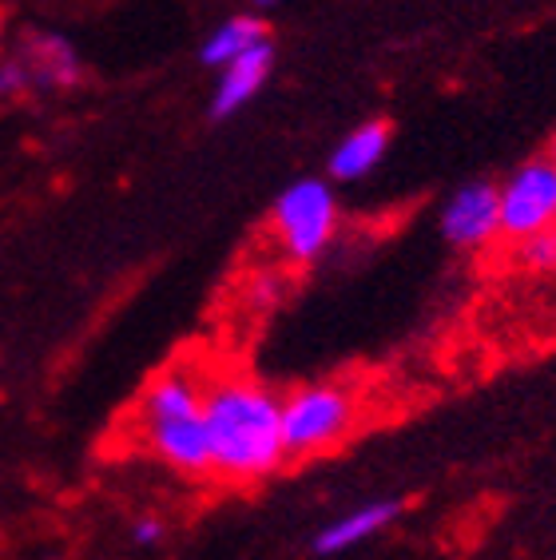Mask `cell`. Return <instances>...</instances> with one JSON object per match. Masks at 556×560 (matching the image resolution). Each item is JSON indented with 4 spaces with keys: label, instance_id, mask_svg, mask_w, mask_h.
I'll list each match as a JSON object with an SVG mask.
<instances>
[{
    "label": "cell",
    "instance_id": "6da1fadb",
    "mask_svg": "<svg viewBox=\"0 0 556 560\" xmlns=\"http://www.w3.org/2000/svg\"><path fill=\"white\" fill-rule=\"evenodd\" d=\"M204 418L215 474L231 481H258L275 474L287 457L282 401L251 377H207Z\"/></svg>",
    "mask_w": 556,
    "mask_h": 560
},
{
    "label": "cell",
    "instance_id": "7a4b0ae2",
    "mask_svg": "<svg viewBox=\"0 0 556 560\" xmlns=\"http://www.w3.org/2000/svg\"><path fill=\"white\" fill-rule=\"evenodd\" d=\"M204 382L192 366L163 370L139 401V433L175 474H211V442L204 418Z\"/></svg>",
    "mask_w": 556,
    "mask_h": 560
},
{
    "label": "cell",
    "instance_id": "3957f363",
    "mask_svg": "<svg viewBox=\"0 0 556 560\" xmlns=\"http://www.w3.org/2000/svg\"><path fill=\"white\" fill-rule=\"evenodd\" d=\"M270 226L290 262H314L338 231V199L322 179H294L270 207Z\"/></svg>",
    "mask_w": 556,
    "mask_h": 560
},
{
    "label": "cell",
    "instance_id": "277c9868",
    "mask_svg": "<svg viewBox=\"0 0 556 560\" xmlns=\"http://www.w3.org/2000/svg\"><path fill=\"white\" fill-rule=\"evenodd\" d=\"M354 425V394L343 386H302L282 401V442L290 453H318Z\"/></svg>",
    "mask_w": 556,
    "mask_h": 560
},
{
    "label": "cell",
    "instance_id": "5b68a950",
    "mask_svg": "<svg viewBox=\"0 0 556 560\" xmlns=\"http://www.w3.org/2000/svg\"><path fill=\"white\" fill-rule=\"evenodd\" d=\"M501 235L521 243L556 231V163L548 155L521 163L501 187Z\"/></svg>",
    "mask_w": 556,
    "mask_h": 560
},
{
    "label": "cell",
    "instance_id": "8992f818",
    "mask_svg": "<svg viewBox=\"0 0 556 560\" xmlns=\"http://www.w3.org/2000/svg\"><path fill=\"white\" fill-rule=\"evenodd\" d=\"M441 235L453 247L477 250L501 235V191L497 184H465L450 195V203L441 207Z\"/></svg>",
    "mask_w": 556,
    "mask_h": 560
},
{
    "label": "cell",
    "instance_id": "52a82bcc",
    "mask_svg": "<svg viewBox=\"0 0 556 560\" xmlns=\"http://www.w3.org/2000/svg\"><path fill=\"white\" fill-rule=\"evenodd\" d=\"M270 65H275V48H270V40L251 48V52L239 56V60H231V65L223 68V75H219V88H215L211 116L227 119V116H235L239 108H246V104L258 96V88L267 84Z\"/></svg>",
    "mask_w": 556,
    "mask_h": 560
},
{
    "label": "cell",
    "instance_id": "ba28073f",
    "mask_svg": "<svg viewBox=\"0 0 556 560\" xmlns=\"http://www.w3.org/2000/svg\"><path fill=\"white\" fill-rule=\"evenodd\" d=\"M402 501L397 497H382V501H370V505L354 509V513H346V517L331 521V525L322 528L318 537H314V552L318 557H334V552H346L354 549V545H362V540H370L374 533H382V528H390L397 517H402Z\"/></svg>",
    "mask_w": 556,
    "mask_h": 560
},
{
    "label": "cell",
    "instance_id": "9c48e42d",
    "mask_svg": "<svg viewBox=\"0 0 556 560\" xmlns=\"http://www.w3.org/2000/svg\"><path fill=\"white\" fill-rule=\"evenodd\" d=\"M390 151V124L385 119H370V124H358V128L346 136L331 155V175L334 179H362L382 163V155Z\"/></svg>",
    "mask_w": 556,
    "mask_h": 560
},
{
    "label": "cell",
    "instance_id": "30bf717a",
    "mask_svg": "<svg viewBox=\"0 0 556 560\" xmlns=\"http://www.w3.org/2000/svg\"><path fill=\"white\" fill-rule=\"evenodd\" d=\"M24 60L33 68V80L44 88H76L84 80V65H80V56H76V48L65 36H33Z\"/></svg>",
    "mask_w": 556,
    "mask_h": 560
},
{
    "label": "cell",
    "instance_id": "8fae6325",
    "mask_svg": "<svg viewBox=\"0 0 556 560\" xmlns=\"http://www.w3.org/2000/svg\"><path fill=\"white\" fill-rule=\"evenodd\" d=\"M267 40H270L267 24L258 21V16H231V21H223L204 40L199 60H204L207 68H227L231 60H239V56H246L251 48H258V44H267Z\"/></svg>",
    "mask_w": 556,
    "mask_h": 560
},
{
    "label": "cell",
    "instance_id": "7c38bea8",
    "mask_svg": "<svg viewBox=\"0 0 556 560\" xmlns=\"http://www.w3.org/2000/svg\"><path fill=\"white\" fill-rule=\"evenodd\" d=\"M517 262L524 270H536V275H553L556 270V231H541L533 238H521L517 243Z\"/></svg>",
    "mask_w": 556,
    "mask_h": 560
},
{
    "label": "cell",
    "instance_id": "4fadbf2b",
    "mask_svg": "<svg viewBox=\"0 0 556 560\" xmlns=\"http://www.w3.org/2000/svg\"><path fill=\"white\" fill-rule=\"evenodd\" d=\"M28 84H33L28 60H24V56H4V60H0V96H21Z\"/></svg>",
    "mask_w": 556,
    "mask_h": 560
},
{
    "label": "cell",
    "instance_id": "5bb4252c",
    "mask_svg": "<svg viewBox=\"0 0 556 560\" xmlns=\"http://www.w3.org/2000/svg\"><path fill=\"white\" fill-rule=\"evenodd\" d=\"M163 537V525L155 517H139L131 525V545H155Z\"/></svg>",
    "mask_w": 556,
    "mask_h": 560
},
{
    "label": "cell",
    "instance_id": "9a60e30c",
    "mask_svg": "<svg viewBox=\"0 0 556 560\" xmlns=\"http://www.w3.org/2000/svg\"><path fill=\"white\" fill-rule=\"evenodd\" d=\"M0 60H4V24H0Z\"/></svg>",
    "mask_w": 556,
    "mask_h": 560
},
{
    "label": "cell",
    "instance_id": "2e32d148",
    "mask_svg": "<svg viewBox=\"0 0 556 560\" xmlns=\"http://www.w3.org/2000/svg\"><path fill=\"white\" fill-rule=\"evenodd\" d=\"M548 160H553V163H556V140H553V148H548Z\"/></svg>",
    "mask_w": 556,
    "mask_h": 560
},
{
    "label": "cell",
    "instance_id": "e0dca14e",
    "mask_svg": "<svg viewBox=\"0 0 556 560\" xmlns=\"http://www.w3.org/2000/svg\"><path fill=\"white\" fill-rule=\"evenodd\" d=\"M255 4H278V0H255Z\"/></svg>",
    "mask_w": 556,
    "mask_h": 560
}]
</instances>
